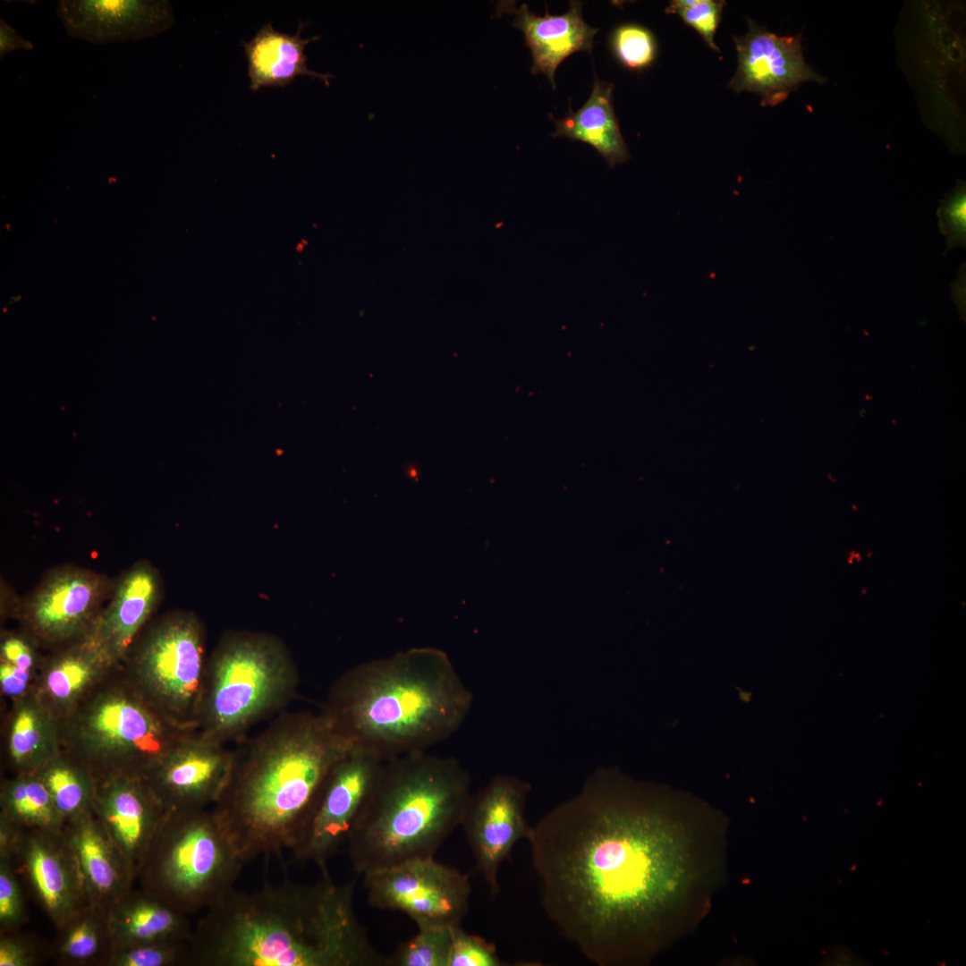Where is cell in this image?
<instances>
[{
  "mask_svg": "<svg viewBox=\"0 0 966 966\" xmlns=\"http://www.w3.org/2000/svg\"><path fill=\"white\" fill-rule=\"evenodd\" d=\"M648 791L597 768L528 840L546 915L599 966L639 951L688 881L682 835Z\"/></svg>",
  "mask_w": 966,
  "mask_h": 966,
  "instance_id": "cell-1",
  "label": "cell"
},
{
  "mask_svg": "<svg viewBox=\"0 0 966 966\" xmlns=\"http://www.w3.org/2000/svg\"><path fill=\"white\" fill-rule=\"evenodd\" d=\"M354 882L233 889L193 929L187 965L388 966L353 907Z\"/></svg>",
  "mask_w": 966,
  "mask_h": 966,
  "instance_id": "cell-2",
  "label": "cell"
},
{
  "mask_svg": "<svg viewBox=\"0 0 966 966\" xmlns=\"http://www.w3.org/2000/svg\"><path fill=\"white\" fill-rule=\"evenodd\" d=\"M352 747L321 712H295L233 751L213 810L245 862L292 850L326 776Z\"/></svg>",
  "mask_w": 966,
  "mask_h": 966,
  "instance_id": "cell-3",
  "label": "cell"
},
{
  "mask_svg": "<svg viewBox=\"0 0 966 966\" xmlns=\"http://www.w3.org/2000/svg\"><path fill=\"white\" fill-rule=\"evenodd\" d=\"M472 699L445 653L414 648L342 674L321 713L352 746L386 761L449 738Z\"/></svg>",
  "mask_w": 966,
  "mask_h": 966,
  "instance_id": "cell-4",
  "label": "cell"
},
{
  "mask_svg": "<svg viewBox=\"0 0 966 966\" xmlns=\"http://www.w3.org/2000/svg\"><path fill=\"white\" fill-rule=\"evenodd\" d=\"M452 757L412 752L384 762L346 844L360 874L434 857L461 826L472 796Z\"/></svg>",
  "mask_w": 966,
  "mask_h": 966,
  "instance_id": "cell-5",
  "label": "cell"
},
{
  "mask_svg": "<svg viewBox=\"0 0 966 966\" xmlns=\"http://www.w3.org/2000/svg\"><path fill=\"white\" fill-rule=\"evenodd\" d=\"M299 683L296 664L280 638L226 631L207 658L196 732L226 745L284 708Z\"/></svg>",
  "mask_w": 966,
  "mask_h": 966,
  "instance_id": "cell-6",
  "label": "cell"
},
{
  "mask_svg": "<svg viewBox=\"0 0 966 966\" xmlns=\"http://www.w3.org/2000/svg\"><path fill=\"white\" fill-rule=\"evenodd\" d=\"M62 750L99 778L144 775L167 750L195 732L155 709L121 666L59 721Z\"/></svg>",
  "mask_w": 966,
  "mask_h": 966,
  "instance_id": "cell-7",
  "label": "cell"
},
{
  "mask_svg": "<svg viewBox=\"0 0 966 966\" xmlns=\"http://www.w3.org/2000/svg\"><path fill=\"white\" fill-rule=\"evenodd\" d=\"M245 860L214 810H167L139 869L140 888L191 915L234 889Z\"/></svg>",
  "mask_w": 966,
  "mask_h": 966,
  "instance_id": "cell-8",
  "label": "cell"
},
{
  "mask_svg": "<svg viewBox=\"0 0 966 966\" xmlns=\"http://www.w3.org/2000/svg\"><path fill=\"white\" fill-rule=\"evenodd\" d=\"M207 658L202 621L193 612L174 611L145 627L121 667L162 716L196 731Z\"/></svg>",
  "mask_w": 966,
  "mask_h": 966,
  "instance_id": "cell-9",
  "label": "cell"
},
{
  "mask_svg": "<svg viewBox=\"0 0 966 966\" xmlns=\"http://www.w3.org/2000/svg\"><path fill=\"white\" fill-rule=\"evenodd\" d=\"M385 761L352 747L326 776L292 848L297 860L326 864L346 845Z\"/></svg>",
  "mask_w": 966,
  "mask_h": 966,
  "instance_id": "cell-10",
  "label": "cell"
},
{
  "mask_svg": "<svg viewBox=\"0 0 966 966\" xmlns=\"http://www.w3.org/2000/svg\"><path fill=\"white\" fill-rule=\"evenodd\" d=\"M114 583L106 574L88 568L58 566L19 598L12 617L41 648L53 649L88 633Z\"/></svg>",
  "mask_w": 966,
  "mask_h": 966,
  "instance_id": "cell-11",
  "label": "cell"
},
{
  "mask_svg": "<svg viewBox=\"0 0 966 966\" xmlns=\"http://www.w3.org/2000/svg\"><path fill=\"white\" fill-rule=\"evenodd\" d=\"M363 877L370 906L402 912L418 927L458 925L469 910V875L434 857L411 859Z\"/></svg>",
  "mask_w": 966,
  "mask_h": 966,
  "instance_id": "cell-12",
  "label": "cell"
},
{
  "mask_svg": "<svg viewBox=\"0 0 966 966\" xmlns=\"http://www.w3.org/2000/svg\"><path fill=\"white\" fill-rule=\"evenodd\" d=\"M531 787L510 775L494 776L472 793L461 826L492 897L500 891L498 872L516 843L530 839L532 826L525 818Z\"/></svg>",
  "mask_w": 966,
  "mask_h": 966,
  "instance_id": "cell-13",
  "label": "cell"
},
{
  "mask_svg": "<svg viewBox=\"0 0 966 966\" xmlns=\"http://www.w3.org/2000/svg\"><path fill=\"white\" fill-rule=\"evenodd\" d=\"M233 751L196 731L167 750L144 775L166 810L215 804L229 777Z\"/></svg>",
  "mask_w": 966,
  "mask_h": 966,
  "instance_id": "cell-14",
  "label": "cell"
},
{
  "mask_svg": "<svg viewBox=\"0 0 966 966\" xmlns=\"http://www.w3.org/2000/svg\"><path fill=\"white\" fill-rule=\"evenodd\" d=\"M747 21L746 35L734 38L738 66L730 89L754 92L763 106H775L805 81L822 83L824 80L804 59L800 37L777 36Z\"/></svg>",
  "mask_w": 966,
  "mask_h": 966,
  "instance_id": "cell-15",
  "label": "cell"
},
{
  "mask_svg": "<svg viewBox=\"0 0 966 966\" xmlns=\"http://www.w3.org/2000/svg\"><path fill=\"white\" fill-rule=\"evenodd\" d=\"M13 862L56 929L88 904L64 830H23Z\"/></svg>",
  "mask_w": 966,
  "mask_h": 966,
  "instance_id": "cell-16",
  "label": "cell"
},
{
  "mask_svg": "<svg viewBox=\"0 0 966 966\" xmlns=\"http://www.w3.org/2000/svg\"><path fill=\"white\" fill-rule=\"evenodd\" d=\"M166 811L143 775L120 773L96 779L93 813L135 878Z\"/></svg>",
  "mask_w": 966,
  "mask_h": 966,
  "instance_id": "cell-17",
  "label": "cell"
},
{
  "mask_svg": "<svg viewBox=\"0 0 966 966\" xmlns=\"http://www.w3.org/2000/svg\"><path fill=\"white\" fill-rule=\"evenodd\" d=\"M164 591L158 570L140 560L114 580L111 595L88 631L111 661L121 666L159 606Z\"/></svg>",
  "mask_w": 966,
  "mask_h": 966,
  "instance_id": "cell-18",
  "label": "cell"
},
{
  "mask_svg": "<svg viewBox=\"0 0 966 966\" xmlns=\"http://www.w3.org/2000/svg\"><path fill=\"white\" fill-rule=\"evenodd\" d=\"M56 14L67 34L95 44L146 39L175 23L163 0H61Z\"/></svg>",
  "mask_w": 966,
  "mask_h": 966,
  "instance_id": "cell-19",
  "label": "cell"
},
{
  "mask_svg": "<svg viewBox=\"0 0 966 966\" xmlns=\"http://www.w3.org/2000/svg\"><path fill=\"white\" fill-rule=\"evenodd\" d=\"M50 650L31 693L60 721L119 666L89 632Z\"/></svg>",
  "mask_w": 966,
  "mask_h": 966,
  "instance_id": "cell-20",
  "label": "cell"
},
{
  "mask_svg": "<svg viewBox=\"0 0 966 966\" xmlns=\"http://www.w3.org/2000/svg\"><path fill=\"white\" fill-rule=\"evenodd\" d=\"M89 904L109 908L132 890L135 876L93 811L65 824Z\"/></svg>",
  "mask_w": 966,
  "mask_h": 966,
  "instance_id": "cell-21",
  "label": "cell"
},
{
  "mask_svg": "<svg viewBox=\"0 0 966 966\" xmlns=\"http://www.w3.org/2000/svg\"><path fill=\"white\" fill-rule=\"evenodd\" d=\"M581 7V2L571 1L564 14L552 15L547 11L544 16H537L526 4L518 8L512 2L496 5L497 12L514 14L513 26L523 33L532 55L531 73L546 75L553 89L555 70L565 58L578 51L591 53L598 30L584 21Z\"/></svg>",
  "mask_w": 966,
  "mask_h": 966,
  "instance_id": "cell-22",
  "label": "cell"
},
{
  "mask_svg": "<svg viewBox=\"0 0 966 966\" xmlns=\"http://www.w3.org/2000/svg\"><path fill=\"white\" fill-rule=\"evenodd\" d=\"M114 950L157 943L190 942L189 915L143 890H131L108 910Z\"/></svg>",
  "mask_w": 966,
  "mask_h": 966,
  "instance_id": "cell-23",
  "label": "cell"
},
{
  "mask_svg": "<svg viewBox=\"0 0 966 966\" xmlns=\"http://www.w3.org/2000/svg\"><path fill=\"white\" fill-rule=\"evenodd\" d=\"M306 23L300 21L294 35L274 29L267 23L250 41H242L248 64L250 89L258 91L267 87H284L297 77L319 79L329 86L334 76L310 70L307 65L306 47L319 37H301Z\"/></svg>",
  "mask_w": 966,
  "mask_h": 966,
  "instance_id": "cell-24",
  "label": "cell"
},
{
  "mask_svg": "<svg viewBox=\"0 0 966 966\" xmlns=\"http://www.w3.org/2000/svg\"><path fill=\"white\" fill-rule=\"evenodd\" d=\"M4 752L15 773L38 772L61 750L59 721L30 692L11 702Z\"/></svg>",
  "mask_w": 966,
  "mask_h": 966,
  "instance_id": "cell-25",
  "label": "cell"
},
{
  "mask_svg": "<svg viewBox=\"0 0 966 966\" xmlns=\"http://www.w3.org/2000/svg\"><path fill=\"white\" fill-rule=\"evenodd\" d=\"M614 85L595 75L591 94L581 108L569 109L562 119H554L553 137H565L590 145L614 167L630 159L613 106Z\"/></svg>",
  "mask_w": 966,
  "mask_h": 966,
  "instance_id": "cell-26",
  "label": "cell"
},
{
  "mask_svg": "<svg viewBox=\"0 0 966 966\" xmlns=\"http://www.w3.org/2000/svg\"><path fill=\"white\" fill-rule=\"evenodd\" d=\"M56 930L51 954L57 964L106 966L114 951L107 909L88 903Z\"/></svg>",
  "mask_w": 966,
  "mask_h": 966,
  "instance_id": "cell-27",
  "label": "cell"
},
{
  "mask_svg": "<svg viewBox=\"0 0 966 966\" xmlns=\"http://www.w3.org/2000/svg\"><path fill=\"white\" fill-rule=\"evenodd\" d=\"M0 816L23 830L61 831L65 821L38 772L17 773L0 791Z\"/></svg>",
  "mask_w": 966,
  "mask_h": 966,
  "instance_id": "cell-28",
  "label": "cell"
},
{
  "mask_svg": "<svg viewBox=\"0 0 966 966\" xmlns=\"http://www.w3.org/2000/svg\"><path fill=\"white\" fill-rule=\"evenodd\" d=\"M38 773L65 824L93 811L96 778L74 758L61 750Z\"/></svg>",
  "mask_w": 966,
  "mask_h": 966,
  "instance_id": "cell-29",
  "label": "cell"
},
{
  "mask_svg": "<svg viewBox=\"0 0 966 966\" xmlns=\"http://www.w3.org/2000/svg\"><path fill=\"white\" fill-rule=\"evenodd\" d=\"M40 648L22 630L1 633L0 690L11 702L32 691L44 657Z\"/></svg>",
  "mask_w": 966,
  "mask_h": 966,
  "instance_id": "cell-30",
  "label": "cell"
},
{
  "mask_svg": "<svg viewBox=\"0 0 966 966\" xmlns=\"http://www.w3.org/2000/svg\"><path fill=\"white\" fill-rule=\"evenodd\" d=\"M451 943L452 926L418 927L388 957V966H448Z\"/></svg>",
  "mask_w": 966,
  "mask_h": 966,
  "instance_id": "cell-31",
  "label": "cell"
},
{
  "mask_svg": "<svg viewBox=\"0 0 966 966\" xmlns=\"http://www.w3.org/2000/svg\"><path fill=\"white\" fill-rule=\"evenodd\" d=\"M612 51L625 67L641 70L655 60L657 44L653 34L638 24H622L614 29L610 38Z\"/></svg>",
  "mask_w": 966,
  "mask_h": 966,
  "instance_id": "cell-32",
  "label": "cell"
},
{
  "mask_svg": "<svg viewBox=\"0 0 966 966\" xmlns=\"http://www.w3.org/2000/svg\"><path fill=\"white\" fill-rule=\"evenodd\" d=\"M189 943L157 942L113 951L106 966H175L186 964Z\"/></svg>",
  "mask_w": 966,
  "mask_h": 966,
  "instance_id": "cell-33",
  "label": "cell"
},
{
  "mask_svg": "<svg viewBox=\"0 0 966 966\" xmlns=\"http://www.w3.org/2000/svg\"><path fill=\"white\" fill-rule=\"evenodd\" d=\"M724 4L716 0H674L670 2L665 12L680 16L702 37L709 48L719 51L714 39Z\"/></svg>",
  "mask_w": 966,
  "mask_h": 966,
  "instance_id": "cell-34",
  "label": "cell"
},
{
  "mask_svg": "<svg viewBox=\"0 0 966 966\" xmlns=\"http://www.w3.org/2000/svg\"><path fill=\"white\" fill-rule=\"evenodd\" d=\"M13 860L0 858V931L20 929L27 919V912Z\"/></svg>",
  "mask_w": 966,
  "mask_h": 966,
  "instance_id": "cell-35",
  "label": "cell"
},
{
  "mask_svg": "<svg viewBox=\"0 0 966 966\" xmlns=\"http://www.w3.org/2000/svg\"><path fill=\"white\" fill-rule=\"evenodd\" d=\"M492 943L466 932L461 924L452 926L448 966H506Z\"/></svg>",
  "mask_w": 966,
  "mask_h": 966,
  "instance_id": "cell-36",
  "label": "cell"
},
{
  "mask_svg": "<svg viewBox=\"0 0 966 966\" xmlns=\"http://www.w3.org/2000/svg\"><path fill=\"white\" fill-rule=\"evenodd\" d=\"M937 216L939 227L946 237L947 250L965 247L966 243V192L965 185L960 183L942 201Z\"/></svg>",
  "mask_w": 966,
  "mask_h": 966,
  "instance_id": "cell-37",
  "label": "cell"
},
{
  "mask_svg": "<svg viewBox=\"0 0 966 966\" xmlns=\"http://www.w3.org/2000/svg\"><path fill=\"white\" fill-rule=\"evenodd\" d=\"M18 931L1 934L0 966H34L41 961L39 944Z\"/></svg>",
  "mask_w": 966,
  "mask_h": 966,
  "instance_id": "cell-38",
  "label": "cell"
},
{
  "mask_svg": "<svg viewBox=\"0 0 966 966\" xmlns=\"http://www.w3.org/2000/svg\"><path fill=\"white\" fill-rule=\"evenodd\" d=\"M23 829L0 816V858L14 859Z\"/></svg>",
  "mask_w": 966,
  "mask_h": 966,
  "instance_id": "cell-39",
  "label": "cell"
},
{
  "mask_svg": "<svg viewBox=\"0 0 966 966\" xmlns=\"http://www.w3.org/2000/svg\"><path fill=\"white\" fill-rule=\"evenodd\" d=\"M33 44L22 38L4 19H0V57L3 58L8 53L17 50H30Z\"/></svg>",
  "mask_w": 966,
  "mask_h": 966,
  "instance_id": "cell-40",
  "label": "cell"
}]
</instances>
